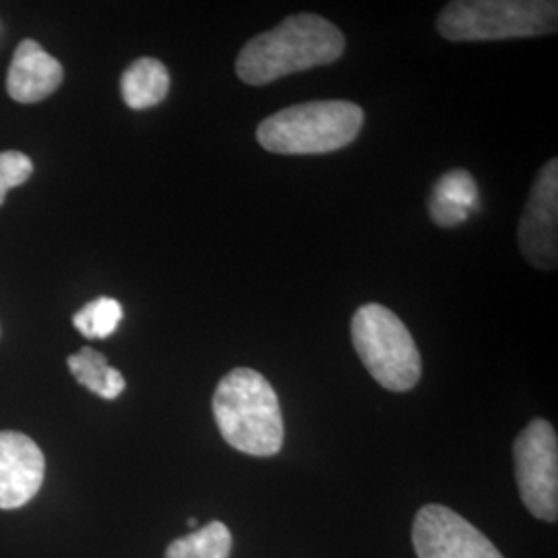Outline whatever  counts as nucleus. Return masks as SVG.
Returning <instances> with one entry per match:
<instances>
[{
	"label": "nucleus",
	"instance_id": "1",
	"mask_svg": "<svg viewBox=\"0 0 558 558\" xmlns=\"http://www.w3.org/2000/svg\"><path fill=\"white\" fill-rule=\"evenodd\" d=\"M345 38L331 21L299 13L246 41L236 59V75L248 85H267L286 75L341 59Z\"/></svg>",
	"mask_w": 558,
	"mask_h": 558
},
{
	"label": "nucleus",
	"instance_id": "2",
	"mask_svg": "<svg viewBox=\"0 0 558 558\" xmlns=\"http://www.w3.org/2000/svg\"><path fill=\"white\" fill-rule=\"evenodd\" d=\"M214 416L223 440L240 453L271 458L283 445L278 393L253 368H234L218 383Z\"/></svg>",
	"mask_w": 558,
	"mask_h": 558
},
{
	"label": "nucleus",
	"instance_id": "3",
	"mask_svg": "<svg viewBox=\"0 0 558 558\" xmlns=\"http://www.w3.org/2000/svg\"><path fill=\"white\" fill-rule=\"evenodd\" d=\"M364 112L343 100L306 101L263 120L257 129L260 147L281 156H319L348 147L359 137Z\"/></svg>",
	"mask_w": 558,
	"mask_h": 558
},
{
	"label": "nucleus",
	"instance_id": "4",
	"mask_svg": "<svg viewBox=\"0 0 558 558\" xmlns=\"http://www.w3.org/2000/svg\"><path fill=\"white\" fill-rule=\"evenodd\" d=\"M557 23L548 0H458L445 4L437 29L445 40L490 41L555 34Z\"/></svg>",
	"mask_w": 558,
	"mask_h": 558
},
{
	"label": "nucleus",
	"instance_id": "5",
	"mask_svg": "<svg viewBox=\"0 0 558 558\" xmlns=\"http://www.w3.org/2000/svg\"><path fill=\"white\" fill-rule=\"evenodd\" d=\"M352 343L364 368L387 391L403 393L418 385L422 360L418 345L393 311L364 304L352 317Z\"/></svg>",
	"mask_w": 558,
	"mask_h": 558
},
{
	"label": "nucleus",
	"instance_id": "6",
	"mask_svg": "<svg viewBox=\"0 0 558 558\" xmlns=\"http://www.w3.org/2000/svg\"><path fill=\"white\" fill-rule=\"evenodd\" d=\"M515 480L519 497L534 518L558 519V439L546 420H532L515 439Z\"/></svg>",
	"mask_w": 558,
	"mask_h": 558
},
{
	"label": "nucleus",
	"instance_id": "7",
	"mask_svg": "<svg viewBox=\"0 0 558 558\" xmlns=\"http://www.w3.org/2000/svg\"><path fill=\"white\" fill-rule=\"evenodd\" d=\"M412 542L418 558H502L478 527L442 505L420 509Z\"/></svg>",
	"mask_w": 558,
	"mask_h": 558
},
{
	"label": "nucleus",
	"instance_id": "8",
	"mask_svg": "<svg viewBox=\"0 0 558 558\" xmlns=\"http://www.w3.org/2000/svg\"><path fill=\"white\" fill-rule=\"evenodd\" d=\"M519 248L544 271L558 265V160L544 163L519 223Z\"/></svg>",
	"mask_w": 558,
	"mask_h": 558
},
{
	"label": "nucleus",
	"instance_id": "9",
	"mask_svg": "<svg viewBox=\"0 0 558 558\" xmlns=\"http://www.w3.org/2000/svg\"><path fill=\"white\" fill-rule=\"evenodd\" d=\"M46 459L40 447L23 433H0V509L27 505L40 493Z\"/></svg>",
	"mask_w": 558,
	"mask_h": 558
},
{
	"label": "nucleus",
	"instance_id": "10",
	"mask_svg": "<svg viewBox=\"0 0 558 558\" xmlns=\"http://www.w3.org/2000/svg\"><path fill=\"white\" fill-rule=\"evenodd\" d=\"M64 77L62 64L50 57L38 41L23 40L7 75L9 96L21 104L44 100L59 89Z\"/></svg>",
	"mask_w": 558,
	"mask_h": 558
},
{
	"label": "nucleus",
	"instance_id": "11",
	"mask_svg": "<svg viewBox=\"0 0 558 558\" xmlns=\"http://www.w3.org/2000/svg\"><path fill=\"white\" fill-rule=\"evenodd\" d=\"M478 209V184L465 170H451L442 174L428 199L430 218L440 228H456Z\"/></svg>",
	"mask_w": 558,
	"mask_h": 558
},
{
	"label": "nucleus",
	"instance_id": "12",
	"mask_svg": "<svg viewBox=\"0 0 558 558\" xmlns=\"http://www.w3.org/2000/svg\"><path fill=\"white\" fill-rule=\"evenodd\" d=\"M170 89V73L158 59H137L120 80L122 100L133 110H147L166 100Z\"/></svg>",
	"mask_w": 558,
	"mask_h": 558
},
{
	"label": "nucleus",
	"instance_id": "13",
	"mask_svg": "<svg viewBox=\"0 0 558 558\" xmlns=\"http://www.w3.org/2000/svg\"><path fill=\"white\" fill-rule=\"evenodd\" d=\"M73 377L85 389L104 399H117L122 396L126 383L122 373L108 364V359L94 348H83L66 360Z\"/></svg>",
	"mask_w": 558,
	"mask_h": 558
},
{
	"label": "nucleus",
	"instance_id": "14",
	"mask_svg": "<svg viewBox=\"0 0 558 558\" xmlns=\"http://www.w3.org/2000/svg\"><path fill=\"white\" fill-rule=\"evenodd\" d=\"M232 553V532L221 523L211 521L197 532L174 539L166 558H230Z\"/></svg>",
	"mask_w": 558,
	"mask_h": 558
},
{
	"label": "nucleus",
	"instance_id": "15",
	"mask_svg": "<svg viewBox=\"0 0 558 558\" xmlns=\"http://www.w3.org/2000/svg\"><path fill=\"white\" fill-rule=\"evenodd\" d=\"M120 320L122 306L119 300L100 296L75 313L73 325L85 338L106 339L119 329Z\"/></svg>",
	"mask_w": 558,
	"mask_h": 558
},
{
	"label": "nucleus",
	"instance_id": "16",
	"mask_svg": "<svg viewBox=\"0 0 558 558\" xmlns=\"http://www.w3.org/2000/svg\"><path fill=\"white\" fill-rule=\"evenodd\" d=\"M34 174V163L21 151H2L0 154V205L7 193L23 184Z\"/></svg>",
	"mask_w": 558,
	"mask_h": 558
},
{
	"label": "nucleus",
	"instance_id": "17",
	"mask_svg": "<svg viewBox=\"0 0 558 558\" xmlns=\"http://www.w3.org/2000/svg\"><path fill=\"white\" fill-rule=\"evenodd\" d=\"M189 525H191V527H195V525H197V519H195V518L189 519Z\"/></svg>",
	"mask_w": 558,
	"mask_h": 558
}]
</instances>
